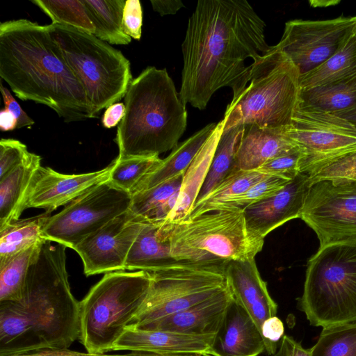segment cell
I'll list each match as a JSON object with an SVG mask.
<instances>
[{"mask_svg": "<svg viewBox=\"0 0 356 356\" xmlns=\"http://www.w3.org/2000/svg\"><path fill=\"white\" fill-rule=\"evenodd\" d=\"M302 156V151L298 148L266 161L256 170L265 175L292 180L300 173Z\"/></svg>", "mask_w": 356, "mask_h": 356, "instance_id": "f35d334b", "label": "cell"}, {"mask_svg": "<svg viewBox=\"0 0 356 356\" xmlns=\"http://www.w3.org/2000/svg\"><path fill=\"white\" fill-rule=\"evenodd\" d=\"M66 248L46 240L29 268L20 299L0 302V356L68 349L79 339V302L70 289Z\"/></svg>", "mask_w": 356, "mask_h": 356, "instance_id": "7a4b0ae2", "label": "cell"}, {"mask_svg": "<svg viewBox=\"0 0 356 356\" xmlns=\"http://www.w3.org/2000/svg\"><path fill=\"white\" fill-rule=\"evenodd\" d=\"M151 283L149 272L106 273L79 302V341L88 353L112 348L142 306Z\"/></svg>", "mask_w": 356, "mask_h": 356, "instance_id": "ba28073f", "label": "cell"}, {"mask_svg": "<svg viewBox=\"0 0 356 356\" xmlns=\"http://www.w3.org/2000/svg\"><path fill=\"white\" fill-rule=\"evenodd\" d=\"M163 225L171 256L178 261L225 266L254 259L264 243L249 232L241 209L218 208Z\"/></svg>", "mask_w": 356, "mask_h": 356, "instance_id": "8992f818", "label": "cell"}, {"mask_svg": "<svg viewBox=\"0 0 356 356\" xmlns=\"http://www.w3.org/2000/svg\"><path fill=\"white\" fill-rule=\"evenodd\" d=\"M243 131V125L222 131L195 204L203 200L232 172Z\"/></svg>", "mask_w": 356, "mask_h": 356, "instance_id": "4dcf8cb0", "label": "cell"}, {"mask_svg": "<svg viewBox=\"0 0 356 356\" xmlns=\"http://www.w3.org/2000/svg\"><path fill=\"white\" fill-rule=\"evenodd\" d=\"M355 176L356 152H354L330 163L309 177L312 183L321 180L339 183Z\"/></svg>", "mask_w": 356, "mask_h": 356, "instance_id": "ab89813d", "label": "cell"}, {"mask_svg": "<svg viewBox=\"0 0 356 356\" xmlns=\"http://www.w3.org/2000/svg\"><path fill=\"white\" fill-rule=\"evenodd\" d=\"M223 127L224 122L221 120L184 175L177 204L165 222H177L188 216L207 176Z\"/></svg>", "mask_w": 356, "mask_h": 356, "instance_id": "d4e9b609", "label": "cell"}, {"mask_svg": "<svg viewBox=\"0 0 356 356\" xmlns=\"http://www.w3.org/2000/svg\"><path fill=\"white\" fill-rule=\"evenodd\" d=\"M356 76V31L339 49L313 70L300 75L301 91L341 82Z\"/></svg>", "mask_w": 356, "mask_h": 356, "instance_id": "4316f807", "label": "cell"}, {"mask_svg": "<svg viewBox=\"0 0 356 356\" xmlns=\"http://www.w3.org/2000/svg\"><path fill=\"white\" fill-rule=\"evenodd\" d=\"M175 261L163 222L147 220L131 245L124 269L152 272Z\"/></svg>", "mask_w": 356, "mask_h": 356, "instance_id": "603a6c76", "label": "cell"}, {"mask_svg": "<svg viewBox=\"0 0 356 356\" xmlns=\"http://www.w3.org/2000/svg\"><path fill=\"white\" fill-rule=\"evenodd\" d=\"M298 148L283 131L245 125L232 170H256L266 161Z\"/></svg>", "mask_w": 356, "mask_h": 356, "instance_id": "7402d4cb", "label": "cell"}, {"mask_svg": "<svg viewBox=\"0 0 356 356\" xmlns=\"http://www.w3.org/2000/svg\"><path fill=\"white\" fill-rule=\"evenodd\" d=\"M147 296L129 325L142 328L159 318L184 310L225 289V266L175 261L149 272Z\"/></svg>", "mask_w": 356, "mask_h": 356, "instance_id": "30bf717a", "label": "cell"}, {"mask_svg": "<svg viewBox=\"0 0 356 356\" xmlns=\"http://www.w3.org/2000/svg\"><path fill=\"white\" fill-rule=\"evenodd\" d=\"M272 356H312L311 349H305L292 337L284 335L276 353Z\"/></svg>", "mask_w": 356, "mask_h": 356, "instance_id": "f6af8a7d", "label": "cell"}, {"mask_svg": "<svg viewBox=\"0 0 356 356\" xmlns=\"http://www.w3.org/2000/svg\"><path fill=\"white\" fill-rule=\"evenodd\" d=\"M307 264L298 307L309 324L324 328L356 322V241L320 247Z\"/></svg>", "mask_w": 356, "mask_h": 356, "instance_id": "52a82bcc", "label": "cell"}, {"mask_svg": "<svg viewBox=\"0 0 356 356\" xmlns=\"http://www.w3.org/2000/svg\"><path fill=\"white\" fill-rule=\"evenodd\" d=\"M10 356H115L105 354L81 353L69 349H40L12 355Z\"/></svg>", "mask_w": 356, "mask_h": 356, "instance_id": "bcb514c9", "label": "cell"}, {"mask_svg": "<svg viewBox=\"0 0 356 356\" xmlns=\"http://www.w3.org/2000/svg\"><path fill=\"white\" fill-rule=\"evenodd\" d=\"M118 356H212L207 353H177V354H154L144 352H131L129 354Z\"/></svg>", "mask_w": 356, "mask_h": 356, "instance_id": "f907efd6", "label": "cell"}, {"mask_svg": "<svg viewBox=\"0 0 356 356\" xmlns=\"http://www.w3.org/2000/svg\"><path fill=\"white\" fill-rule=\"evenodd\" d=\"M300 73L275 45L250 65L249 85L227 106L223 131L255 124L284 131L301 102Z\"/></svg>", "mask_w": 356, "mask_h": 356, "instance_id": "5b68a950", "label": "cell"}, {"mask_svg": "<svg viewBox=\"0 0 356 356\" xmlns=\"http://www.w3.org/2000/svg\"><path fill=\"white\" fill-rule=\"evenodd\" d=\"M0 76L18 98L51 108L65 122L91 118L85 90L48 25L26 19L0 24Z\"/></svg>", "mask_w": 356, "mask_h": 356, "instance_id": "3957f363", "label": "cell"}, {"mask_svg": "<svg viewBox=\"0 0 356 356\" xmlns=\"http://www.w3.org/2000/svg\"><path fill=\"white\" fill-rule=\"evenodd\" d=\"M335 115L347 120L356 127V105Z\"/></svg>", "mask_w": 356, "mask_h": 356, "instance_id": "816d5d0a", "label": "cell"}, {"mask_svg": "<svg viewBox=\"0 0 356 356\" xmlns=\"http://www.w3.org/2000/svg\"><path fill=\"white\" fill-rule=\"evenodd\" d=\"M261 333L264 340L266 352L270 356L273 355L284 335L282 321L276 316L267 318L261 325Z\"/></svg>", "mask_w": 356, "mask_h": 356, "instance_id": "7bdbcfd3", "label": "cell"}, {"mask_svg": "<svg viewBox=\"0 0 356 356\" xmlns=\"http://www.w3.org/2000/svg\"><path fill=\"white\" fill-rule=\"evenodd\" d=\"M42 245H33L0 263V302L20 299L29 268L38 258Z\"/></svg>", "mask_w": 356, "mask_h": 356, "instance_id": "1f68e13d", "label": "cell"}, {"mask_svg": "<svg viewBox=\"0 0 356 356\" xmlns=\"http://www.w3.org/2000/svg\"><path fill=\"white\" fill-rule=\"evenodd\" d=\"M146 220L129 209L82 240L73 250L81 258L84 273L125 270L129 252Z\"/></svg>", "mask_w": 356, "mask_h": 356, "instance_id": "9a60e30c", "label": "cell"}, {"mask_svg": "<svg viewBox=\"0 0 356 356\" xmlns=\"http://www.w3.org/2000/svg\"><path fill=\"white\" fill-rule=\"evenodd\" d=\"M283 134L302 151L300 171L309 177L356 152V127L351 122L302 102Z\"/></svg>", "mask_w": 356, "mask_h": 356, "instance_id": "8fae6325", "label": "cell"}, {"mask_svg": "<svg viewBox=\"0 0 356 356\" xmlns=\"http://www.w3.org/2000/svg\"><path fill=\"white\" fill-rule=\"evenodd\" d=\"M184 175L131 195L129 209L147 220L164 222L175 209Z\"/></svg>", "mask_w": 356, "mask_h": 356, "instance_id": "83f0119b", "label": "cell"}, {"mask_svg": "<svg viewBox=\"0 0 356 356\" xmlns=\"http://www.w3.org/2000/svg\"><path fill=\"white\" fill-rule=\"evenodd\" d=\"M131 195L108 181L75 199L50 216L43 228L46 240L73 249L82 240L129 209Z\"/></svg>", "mask_w": 356, "mask_h": 356, "instance_id": "7c38bea8", "label": "cell"}, {"mask_svg": "<svg viewBox=\"0 0 356 356\" xmlns=\"http://www.w3.org/2000/svg\"><path fill=\"white\" fill-rule=\"evenodd\" d=\"M41 157L30 152L26 159L0 179V228L19 220L24 211L26 193Z\"/></svg>", "mask_w": 356, "mask_h": 356, "instance_id": "484cf974", "label": "cell"}, {"mask_svg": "<svg viewBox=\"0 0 356 356\" xmlns=\"http://www.w3.org/2000/svg\"><path fill=\"white\" fill-rule=\"evenodd\" d=\"M301 102L336 114L356 105V76L301 92Z\"/></svg>", "mask_w": 356, "mask_h": 356, "instance_id": "d6a6232c", "label": "cell"}, {"mask_svg": "<svg viewBox=\"0 0 356 356\" xmlns=\"http://www.w3.org/2000/svg\"><path fill=\"white\" fill-rule=\"evenodd\" d=\"M300 218L314 231L320 247L356 241V180L312 183Z\"/></svg>", "mask_w": 356, "mask_h": 356, "instance_id": "4fadbf2b", "label": "cell"}, {"mask_svg": "<svg viewBox=\"0 0 356 356\" xmlns=\"http://www.w3.org/2000/svg\"><path fill=\"white\" fill-rule=\"evenodd\" d=\"M215 335H188L128 325L112 350L154 354L208 353Z\"/></svg>", "mask_w": 356, "mask_h": 356, "instance_id": "44dd1931", "label": "cell"}, {"mask_svg": "<svg viewBox=\"0 0 356 356\" xmlns=\"http://www.w3.org/2000/svg\"><path fill=\"white\" fill-rule=\"evenodd\" d=\"M355 27V16L290 20L286 22L281 40L275 46L291 60L301 75L332 56Z\"/></svg>", "mask_w": 356, "mask_h": 356, "instance_id": "5bb4252c", "label": "cell"}, {"mask_svg": "<svg viewBox=\"0 0 356 356\" xmlns=\"http://www.w3.org/2000/svg\"><path fill=\"white\" fill-rule=\"evenodd\" d=\"M52 21L51 24L70 26L93 34L95 27L81 0H32Z\"/></svg>", "mask_w": 356, "mask_h": 356, "instance_id": "e575fe53", "label": "cell"}, {"mask_svg": "<svg viewBox=\"0 0 356 356\" xmlns=\"http://www.w3.org/2000/svg\"><path fill=\"white\" fill-rule=\"evenodd\" d=\"M112 162L92 172L66 175L49 167L40 166L35 172L24 202V209L40 208L51 213L67 205L96 186L109 179Z\"/></svg>", "mask_w": 356, "mask_h": 356, "instance_id": "2e32d148", "label": "cell"}, {"mask_svg": "<svg viewBox=\"0 0 356 356\" xmlns=\"http://www.w3.org/2000/svg\"><path fill=\"white\" fill-rule=\"evenodd\" d=\"M266 351L254 321L232 298L207 354L212 356H258Z\"/></svg>", "mask_w": 356, "mask_h": 356, "instance_id": "ffe728a7", "label": "cell"}, {"mask_svg": "<svg viewBox=\"0 0 356 356\" xmlns=\"http://www.w3.org/2000/svg\"><path fill=\"white\" fill-rule=\"evenodd\" d=\"M89 13L99 39L111 44H128L131 38L122 28L124 0H81Z\"/></svg>", "mask_w": 356, "mask_h": 356, "instance_id": "f546056e", "label": "cell"}, {"mask_svg": "<svg viewBox=\"0 0 356 356\" xmlns=\"http://www.w3.org/2000/svg\"><path fill=\"white\" fill-rule=\"evenodd\" d=\"M17 120L8 110L3 108L0 112V129L3 131L17 129Z\"/></svg>", "mask_w": 356, "mask_h": 356, "instance_id": "681fc988", "label": "cell"}, {"mask_svg": "<svg viewBox=\"0 0 356 356\" xmlns=\"http://www.w3.org/2000/svg\"><path fill=\"white\" fill-rule=\"evenodd\" d=\"M0 90L3 99L4 108L12 113L17 120V129L33 125L35 123L34 120L24 112L2 83H1Z\"/></svg>", "mask_w": 356, "mask_h": 356, "instance_id": "ee69618b", "label": "cell"}, {"mask_svg": "<svg viewBox=\"0 0 356 356\" xmlns=\"http://www.w3.org/2000/svg\"><path fill=\"white\" fill-rule=\"evenodd\" d=\"M312 356H356V322L323 328Z\"/></svg>", "mask_w": 356, "mask_h": 356, "instance_id": "d590c367", "label": "cell"}, {"mask_svg": "<svg viewBox=\"0 0 356 356\" xmlns=\"http://www.w3.org/2000/svg\"><path fill=\"white\" fill-rule=\"evenodd\" d=\"M124 115V104L116 102L106 108L102 117V124L105 128H113L119 124Z\"/></svg>", "mask_w": 356, "mask_h": 356, "instance_id": "7dc6e473", "label": "cell"}, {"mask_svg": "<svg viewBox=\"0 0 356 356\" xmlns=\"http://www.w3.org/2000/svg\"><path fill=\"white\" fill-rule=\"evenodd\" d=\"M232 300L227 286L202 302L159 318L140 329L188 335H215Z\"/></svg>", "mask_w": 356, "mask_h": 356, "instance_id": "d6986e66", "label": "cell"}, {"mask_svg": "<svg viewBox=\"0 0 356 356\" xmlns=\"http://www.w3.org/2000/svg\"><path fill=\"white\" fill-rule=\"evenodd\" d=\"M48 27L85 90L91 118L124 97L133 79L130 62L120 51L70 26L51 24Z\"/></svg>", "mask_w": 356, "mask_h": 356, "instance_id": "9c48e42d", "label": "cell"}, {"mask_svg": "<svg viewBox=\"0 0 356 356\" xmlns=\"http://www.w3.org/2000/svg\"><path fill=\"white\" fill-rule=\"evenodd\" d=\"M291 181L278 177L267 176L245 193L211 207L206 213L218 208L243 209L246 207L272 196Z\"/></svg>", "mask_w": 356, "mask_h": 356, "instance_id": "74e56055", "label": "cell"}, {"mask_svg": "<svg viewBox=\"0 0 356 356\" xmlns=\"http://www.w3.org/2000/svg\"><path fill=\"white\" fill-rule=\"evenodd\" d=\"M161 161L159 156L130 157L112 161L108 181L130 194L137 184Z\"/></svg>", "mask_w": 356, "mask_h": 356, "instance_id": "8d00e7d4", "label": "cell"}, {"mask_svg": "<svg viewBox=\"0 0 356 356\" xmlns=\"http://www.w3.org/2000/svg\"><path fill=\"white\" fill-rule=\"evenodd\" d=\"M125 115L115 140L119 159L159 156L173 149L187 126V111L166 69L145 68L124 97Z\"/></svg>", "mask_w": 356, "mask_h": 356, "instance_id": "277c9868", "label": "cell"}, {"mask_svg": "<svg viewBox=\"0 0 356 356\" xmlns=\"http://www.w3.org/2000/svg\"><path fill=\"white\" fill-rule=\"evenodd\" d=\"M30 152L26 145L13 138L0 140V179L20 165Z\"/></svg>", "mask_w": 356, "mask_h": 356, "instance_id": "60d3db41", "label": "cell"}, {"mask_svg": "<svg viewBox=\"0 0 356 356\" xmlns=\"http://www.w3.org/2000/svg\"><path fill=\"white\" fill-rule=\"evenodd\" d=\"M217 124L210 123L178 144L171 153L154 168L134 188L131 195L140 192L177 176L184 175Z\"/></svg>", "mask_w": 356, "mask_h": 356, "instance_id": "cb8c5ba5", "label": "cell"}, {"mask_svg": "<svg viewBox=\"0 0 356 356\" xmlns=\"http://www.w3.org/2000/svg\"><path fill=\"white\" fill-rule=\"evenodd\" d=\"M267 176L257 170H232L203 200L195 204L186 218L205 213L211 207L245 193Z\"/></svg>", "mask_w": 356, "mask_h": 356, "instance_id": "836d02e7", "label": "cell"}, {"mask_svg": "<svg viewBox=\"0 0 356 356\" xmlns=\"http://www.w3.org/2000/svg\"><path fill=\"white\" fill-rule=\"evenodd\" d=\"M312 184L308 175L300 173L272 196L243 209L249 232L264 240L275 229L287 221L300 218Z\"/></svg>", "mask_w": 356, "mask_h": 356, "instance_id": "e0dca14e", "label": "cell"}, {"mask_svg": "<svg viewBox=\"0 0 356 356\" xmlns=\"http://www.w3.org/2000/svg\"><path fill=\"white\" fill-rule=\"evenodd\" d=\"M350 180H356V176H355V177H354L353 178H352V179H350Z\"/></svg>", "mask_w": 356, "mask_h": 356, "instance_id": "f5cc1de1", "label": "cell"}, {"mask_svg": "<svg viewBox=\"0 0 356 356\" xmlns=\"http://www.w3.org/2000/svg\"><path fill=\"white\" fill-rule=\"evenodd\" d=\"M355 17H356V16H355ZM355 31H356V27H355Z\"/></svg>", "mask_w": 356, "mask_h": 356, "instance_id": "db71d44e", "label": "cell"}, {"mask_svg": "<svg viewBox=\"0 0 356 356\" xmlns=\"http://www.w3.org/2000/svg\"><path fill=\"white\" fill-rule=\"evenodd\" d=\"M143 10L139 0H127L123 10L122 28L129 37L140 40L142 34Z\"/></svg>", "mask_w": 356, "mask_h": 356, "instance_id": "b9f144b4", "label": "cell"}, {"mask_svg": "<svg viewBox=\"0 0 356 356\" xmlns=\"http://www.w3.org/2000/svg\"><path fill=\"white\" fill-rule=\"evenodd\" d=\"M150 3L154 10L161 16L175 15L179 10L184 7L183 2L179 0H151Z\"/></svg>", "mask_w": 356, "mask_h": 356, "instance_id": "c3c4849f", "label": "cell"}, {"mask_svg": "<svg viewBox=\"0 0 356 356\" xmlns=\"http://www.w3.org/2000/svg\"><path fill=\"white\" fill-rule=\"evenodd\" d=\"M44 212L36 216L17 220L0 228V263L33 245L43 243L44 226L50 216Z\"/></svg>", "mask_w": 356, "mask_h": 356, "instance_id": "f1b7e54d", "label": "cell"}, {"mask_svg": "<svg viewBox=\"0 0 356 356\" xmlns=\"http://www.w3.org/2000/svg\"><path fill=\"white\" fill-rule=\"evenodd\" d=\"M266 24L246 0H200L188 19L181 44L184 65L179 90L185 104L206 108L218 90L229 87L232 99L249 82L253 60L272 47Z\"/></svg>", "mask_w": 356, "mask_h": 356, "instance_id": "6da1fadb", "label": "cell"}, {"mask_svg": "<svg viewBox=\"0 0 356 356\" xmlns=\"http://www.w3.org/2000/svg\"><path fill=\"white\" fill-rule=\"evenodd\" d=\"M225 275L233 299L247 312L261 332L264 321L276 316L277 305L271 298L254 259L227 263Z\"/></svg>", "mask_w": 356, "mask_h": 356, "instance_id": "ac0fdd59", "label": "cell"}]
</instances>
